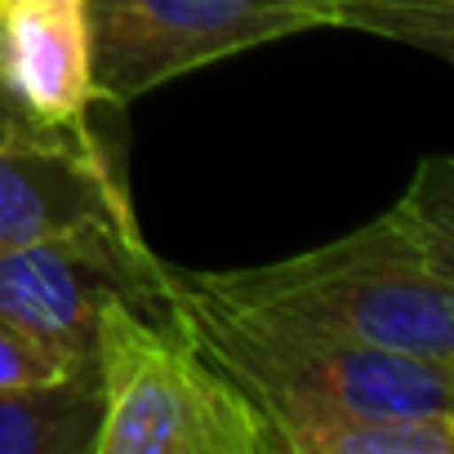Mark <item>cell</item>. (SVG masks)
<instances>
[{
    "label": "cell",
    "instance_id": "1",
    "mask_svg": "<svg viewBox=\"0 0 454 454\" xmlns=\"http://www.w3.org/2000/svg\"><path fill=\"white\" fill-rule=\"evenodd\" d=\"M169 294L196 343L263 410L277 454H290V445L321 423L454 410V365L445 361L365 348L246 308L183 268H169Z\"/></svg>",
    "mask_w": 454,
    "mask_h": 454
},
{
    "label": "cell",
    "instance_id": "2",
    "mask_svg": "<svg viewBox=\"0 0 454 454\" xmlns=\"http://www.w3.org/2000/svg\"><path fill=\"white\" fill-rule=\"evenodd\" d=\"M200 281L246 308L365 348L454 365V281L427 268L392 209L317 250L259 268L200 272Z\"/></svg>",
    "mask_w": 454,
    "mask_h": 454
},
{
    "label": "cell",
    "instance_id": "3",
    "mask_svg": "<svg viewBox=\"0 0 454 454\" xmlns=\"http://www.w3.org/2000/svg\"><path fill=\"white\" fill-rule=\"evenodd\" d=\"M94 454H277L263 410L187 330L174 294L152 312L125 294L98 321Z\"/></svg>",
    "mask_w": 454,
    "mask_h": 454
},
{
    "label": "cell",
    "instance_id": "4",
    "mask_svg": "<svg viewBox=\"0 0 454 454\" xmlns=\"http://www.w3.org/2000/svg\"><path fill=\"white\" fill-rule=\"evenodd\" d=\"M339 5L343 0H90L98 103L129 107L232 54L339 27Z\"/></svg>",
    "mask_w": 454,
    "mask_h": 454
},
{
    "label": "cell",
    "instance_id": "5",
    "mask_svg": "<svg viewBox=\"0 0 454 454\" xmlns=\"http://www.w3.org/2000/svg\"><path fill=\"white\" fill-rule=\"evenodd\" d=\"M116 294L165 312L169 263L125 241H27L0 250V317L59 352L76 374H98V321Z\"/></svg>",
    "mask_w": 454,
    "mask_h": 454
},
{
    "label": "cell",
    "instance_id": "6",
    "mask_svg": "<svg viewBox=\"0 0 454 454\" xmlns=\"http://www.w3.org/2000/svg\"><path fill=\"white\" fill-rule=\"evenodd\" d=\"M27 241L147 246L121 156L98 125L0 147V250Z\"/></svg>",
    "mask_w": 454,
    "mask_h": 454
},
{
    "label": "cell",
    "instance_id": "7",
    "mask_svg": "<svg viewBox=\"0 0 454 454\" xmlns=\"http://www.w3.org/2000/svg\"><path fill=\"white\" fill-rule=\"evenodd\" d=\"M0 103L32 129L94 125L90 0H0Z\"/></svg>",
    "mask_w": 454,
    "mask_h": 454
},
{
    "label": "cell",
    "instance_id": "8",
    "mask_svg": "<svg viewBox=\"0 0 454 454\" xmlns=\"http://www.w3.org/2000/svg\"><path fill=\"white\" fill-rule=\"evenodd\" d=\"M98 379H63L50 387L0 392V454H94Z\"/></svg>",
    "mask_w": 454,
    "mask_h": 454
},
{
    "label": "cell",
    "instance_id": "9",
    "mask_svg": "<svg viewBox=\"0 0 454 454\" xmlns=\"http://www.w3.org/2000/svg\"><path fill=\"white\" fill-rule=\"evenodd\" d=\"M290 454H454V410L321 423L303 432Z\"/></svg>",
    "mask_w": 454,
    "mask_h": 454
},
{
    "label": "cell",
    "instance_id": "10",
    "mask_svg": "<svg viewBox=\"0 0 454 454\" xmlns=\"http://www.w3.org/2000/svg\"><path fill=\"white\" fill-rule=\"evenodd\" d=\"M392 214L401 218L427 268L454 281V156H423Z\"/></svg>",
    "mask_w": 454,
    "mask_h": 454
},
{
    "label": "cell",
    "instance_id": "11",
    "mask_svg": "<svg viewBox=\"0 0 454 454\" xmlns=\"http://www.w3.org/2000/svg\"><path fill=\"white\" fill-rule=\"evenodd\" d=\"M339 27L454 63V0H343Z\"/></svg>",
    "mask_w": 454,
    "mask_h": 454
},
{
    "label": "cell",
    "instance_id": "12",
    "mask_svg": "<svg viewBox=\"0 0 454 454\" xmlns=\"http://www.w3.org/2000/svg\"><path fill=\"white\" fill-rule=\"evenodd\" d=\"M63 379H81L59 352L36 343L27 330L0 317V392H27V387H50ZM98 379V374H94Z\"/></svg>",
    "mask_w": 454,
    "mask_h": 454
},
{
    "label": "cell",
    "instance_id": "13",
    "mask_svg": "<svg viewBox=\"0 0 454 454\" xmlns=\"http://www.w3.org/2000/svg\"><path fill=\"white\" fill-rule=\"evenodd\" d=\"M32 134H59V129H32L27 121H19L5 103H0V147H5V143H19V138H32Z\"/></svg>",
    "mask_w": 454,
    "mask_h": 454
}]
</instances>
